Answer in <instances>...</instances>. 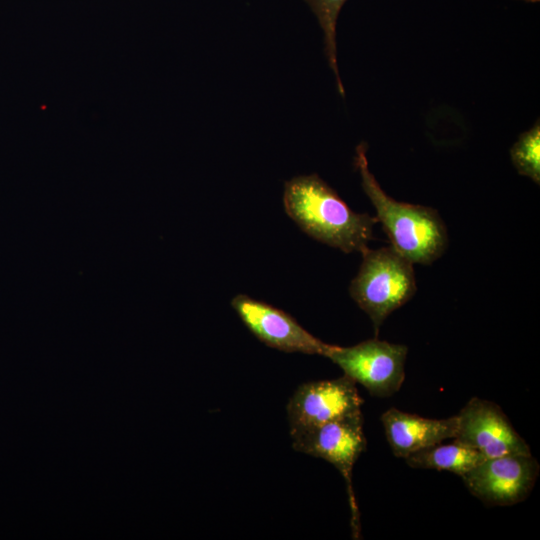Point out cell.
<instances>
[{
    "label": "cell",
    "instance_id": "cell-1",
    "mask_svg": "<svg viewBox=\"0 0 540 540\" xmlns=\"http://www.w3.org/2000/svg\"><path fill=\"white\" fill-rule=\"evenodd\" d=\"M287 215L310 237L345 253H363L373 239L376 217L356 213L318 175H301L285 183Z\"/></svg>",
    "mask_w": 540,
    "mask_h": 540
},
{
    "label": "cell",
    "instance_id": "cell-2",
    "mask_svg": "<svg viewBox=\"0 0 540 540\" xmlns=\"http://www.w3.org/2000/svg\"><path fill=\"white\" fill-rule=\"evenodd\" d=\"M355 162L362 188L391 246L413 264L428 265L440 258L448 246V235L439 213L434 208L399 202L387 195L368 168L363 143L356 148Z\"/></svg>",
    "mask_w": 540,
    "mask_h": 540
},
{
    "label": "cell",
    "instance_id": "cell-3",
    "mask_svg": "<svg viewBox=\"0 0 540 540\" xmlns=\"http://www.w3.org/2000/svg\"><path fill=\"white\" fill-rule=\"evenodd\" d=\"M361 254L362 263L349 293L369 316L377 335L385 319L414 296L417 287L413 263L392 246L367 248Z\"/></svg>",
    "mask_w": 540,
    "mask_h": 540
},
{
    "label": "cell",
    "instance_id": "cell-4",
    "mask_svg": "<svg viewBox=\"0 0 540 540\" xmlns=\"http://www.w3.org/2000/svg\"><path fill=\"white\" fill-rule=\"evenodd\" d=\"M407 353L406 345L373 338L350 347L332 345L325 357L372 396L389 397L405 380Z\"/></svg>",
    "mask_w": 540,
    "mask_h": 540
},
{
    "label": "cell",
    "instance_id": "cell-5",
    "mask_svg": "<svg viewBox=\"0 0 540 540\" xmlns=\"http://www.w3.org/2000/svg\"><path fill=\"white\" fill-rule=\"evenodd\" d=\"M292 446L301 453L322 458L341 473L347 484L354 535L359 530L358 509L352 488V471L366 449L362 414L331 421L298 433Z\"/></svg>",
    "mask_w": 540,
    "mask_h": 540
},
{
    "label": "cell",
    "instance_id": "cell-6",
    "mask_svg": "<svg viewBox=\"0 0 540 540\" xmlns=\"http://www.w3.org/2000/svg\"><path fill=\"white\" fill-rule=\"evenodd\" d=\"M363 398L348 376L301 384L288 401L290 436L346 417L362 414Z\"/></svg>",
    "mask_w": 540,
    "mask_h": 540
},
{
    "label": "cell",
    "instance_id": "cell-7",
    "mask_svg": "<svg viewBox=\"0 0 540 540\" xmlns=\"http://www.w3.org/2000/svg\"><path fill=\"white\" fill-rule=\"evenodd\" d=\"M539 472L532 454H508L484 459L461 478L471 494L485 504L510 506L529 496Z\"/></svg>",
    "mask_w": 540,
    "mask_h": 540
},
{
    "label": "cell",
    "instance_id": "cell-8",
    "mask_svg": "<svg viewBox=\"0 0 540 540\" xmlns=\"http://www.w3.org/2000/svg\"><path fill=\"white\" fill-rule=\"evenodd\" d=\"M456 416L457 431L452 440L475 449L485 458L532 454L529 445L496 403L473 397Z\"/></svg>",
    "mask_w": 540,
    "mask_h": 540
},
{
    "label": "cell",
    "instance_id": "cell-9",
    "mask_svg": "<svg viewBox=\"0 0 540 540\" xmlns=\"http://www.w3.org/2000/svg\"><path fill=\"white\" fill-rule=\"evenodd\" d=\"M231 306L249 331L271 348L325 357L332 346L309 333L287 312L263 301L238 294Z\"/></svg>",
    "mask_w": 540,
    "mask_h": 540
},
{
    "label": "cell",
    "instance_id": "cell-10",
    "mask_svg": "<svg viewBox=\"0 0 540 540\" xmlns=\"http://www.w3.org/2000/svg\"><path fill=\"white\" fill-rule=\"evenodd\" d=\"M385 436L393 454L406 458L445 440L453 439L457 431V416L431 419L391 407L381 416Z\"/></svg>",
    "mask_w": 540,
    "mask_h": 540
},
{
    "label": "cell",
    "instance_id": "cell-11",
    "mask_svg": "<svg viewBox=\"0 0 540 540\" xmlns=\"http://www.w3.org/2000/svg\"><path fill=\"white\" fill-rule=\"evenodd\" d=\"M484 459L475 449L455 440L449 444L433 445L405 458L412 468L448 471L460 477Z\"/></svg>",
    "mask_w": 540,
    "mask_h": 540
},
{
    "label": "cell",
    "instance_id": "cell-12",
    "mask_svg": "<svg viewBox=\"0 0 540 540\" xmlns=\"http://www.w3.org/2000/svg\"><path fill=\"white\" fill-rule=\"evenodd\" d=\"M315 14L324 33L325 55L332 69L339 93L344 96L337 64L336 25L341 8L347 0H304Z\"/></svg>",
    "mask_w": 540,
    "mask_h": 540
},
{
    "label": "cell",
    "instance_id": "cell-13",
    "mask_svg": "<svg viewBox=\"0 0 540 540\" xmlns=\"http://www.w3.org/2000/svg\"><path fill=\"white\" fill-rule=\"evenodd\" d=\"M511 161L520 175L529 177L537 185L540 183V125L519 135L510 149Z\"/></svg>",
    "mask_w": 540,
    "mask_h": 540
},
{
    "label": "cell",
    "instance_id": "cell-14",
    "mask_svg": "<svg viewBox=\"0 0 540 540\" xmlns=\"http://www.w3.org/2000/svg\"><path fill=\"white\" fill-rule=\"evenodd\" d=\"M523 1H528V2H533V3H535V2H539L540 0H523Z\"/></svg>",
    "mask_w": 540,
    "mask_h": 540
}]
</instances>
